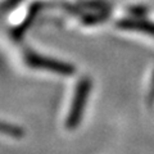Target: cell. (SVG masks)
Masks as SVG:
<instances>
[{"instance_id": "1", "label": "cell", "mask_w": 154, "mask_h": 154, "mask_svg": "<svg viewBox=\"0 0 154 154\" xmlns=\"http://www.w3.org/2000/svg\"><path fill=\"white\" fill-rule=\"evenodd\" d=\"M91 80L88 77H82L76 85L75 94L72 98V103L66 118V127L68 130H75L80 126L84 118V113L88 105V99L91 91Z\"/></svg>"}, {"instance_id": "2", "label": "cell", "mask_w": 154, "mask_h": 154, "mask_svg": "<svg viewBox=\"0 0 154 154\" xmlns=\"http://www.w3.org/2000/svg\"><path fill=\"white\" fill-rule=\"evenodd\" d=\"M25 62L27 66L32 67L35 69L49 71L53 73L60 75V76H71L75 73V67L64 62L48 58L44 55H40L33 50H26L25 53Z\"/></svg>"}, {"instance_id": "3", "label": "cell", "mask_w": 154, "mask_h": 154, "mask_svg": "<svg viewBox=\"0 0 154 154\" xmlns=\"http://www.w3.org/2000/svg\"><path fill=\"white\" fill-rule=\"evenodd\" d=\"M0 134L7 135V136L13 137V139H21L25 136V131H23L22 127L3 122V121H0Z\"/></svg>"}]
</instances>
